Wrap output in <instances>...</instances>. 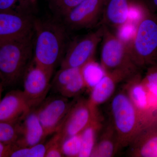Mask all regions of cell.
Listing matches in <instances>:
<instances>
[{"mask_svg":"<svg viewBox=\"0 0 157 157\" xmlns=\"http://www.w3.org/2000/svg\"><path fill=\"white\" fill-rule=\"evenodd\" d=\"M142 82L148 92L154 107L157 110V63L149 67Z\"/></svg>","mask_w":157,"mask_h":157,"instance_id":"21","label":"cell"},{"mask_svg":"<svg viewBox=\"0 0 157 157\" xmlns=\"http://www.w3.org/2000/svg\"><path fill=\"white\" fill-rule=\"evenodd\" d=\"M152 2L155 7L157 9V0H152Z\"/></svg>","mask_w":157,"mask_h":157,"instance_id":"31","label":"cell"},{"mask_svg":"<svg viewBox=\"0 0 157 157\" xmlns=\"http://www.w3.org/2000/svg\"><path fill=\"white\" fill-rule=\"evenodd\" d=\"M62 140L58 132L55 133L52 138L46 144L45 157H64L61 150Z\"/></svg>","mask_w":157,"mask_h":157,"instance_id":"26","label":"cell"},{"mask_svg":"<svg viewBox=\"0 0 157 157\" xmlns=\"http://www.w3.org/2000/svg\"><path fill=\"white\" fill-rule=\"evenodd\" d=\"M18 4L21 6L26 5L24 0H0V12L18 11L16 9Z\"/></svg>","mask_w":157,"mask_h":157,"instance_id":"27","label":"cell"},{"mask_svg":"<svg viewBox=\"0 0 157 157\" xmlns=\"http://www.w3.org/2000/svg\"><path fill=\"white\" fill-rule=\"evenodd\" d=\"M98 111L88 100L79 99L74 101L65 117L58 132L62 142L67 137L80 134L89 124Z\"/></svg>","mask_w":157,"mask_h":157,"instance_id":"9","label":"cell"},{"mask_svg":"<svg viewBox=\"0 0 157 157\" xmlns=\"http://www.w3.org/2000/svg\"><path fill=\"white\" fill-rule=\"evenodd\" d=\"M85 0H52V6L56 13L62 17Z\"/></svg>","mask_w":157,"mask_h":157,"instance_id":"25","label":"cell"},{"mask_svg":"<svg viewBox=\"0 0 157 157\" xmlns=\"http://www.w3.org/2000/svg\"><path fill=\"white\" fill-rule=\"evenodd\" d=\"M110 108L111 122L115 129L121 149L129 146L147 124L124 89L113 97Z\"/></svg>","mask_w":157,"mask_h":157,"instance_id":"3","label":"cell"},{"mask_svg":"<svg viewBox=\"0 0 157 157\" xmlns=\"http://www.w3.org/2000/svg\"><path fill=\"white\" fill-rule=\"evenodd\" d=\"M19 137L14 147H27L41 143L46 137L35 109H31L18 122Z\"/></svg>","mask_w":157,"mask_h":157,"instance_id":"13","label":"cell"},{"mask_svg":"<svg viewBox=\"0 0 157 157\" xmlns=\"http://www.w3.org/2000/svg\"><path fill=\"white\" fill-rule=\"evenodd\" d=\"M37 0H24L26 5H33L36 2Z\"/></svg>","mask_w":157,"mask_h":157,"instance_id":"29","label":"cell"},{"mask_svg":"<svg viewBox=\"0 0 157 157\" xmlns=\"http://www.w3.org/2000/svg\"><path fill=\"white\" fill-rule=\"evenodd\" d=\"M73 101L59 95L51 96L35 109L46 137L59 131Z\"/></svg>","mask_w":157,"mask_h":157,"instance_id":"8","label":"cell"},{"mask_svg":"<svg viewBox=\"0 0 157 157\" xmlns=\"http://www.w3.org/2000/svg\"><path fill=\"white\" fill-rule=\"evenodd\" d=\"M34 19L23 11L0 12V40L21 36L33 31Z\"/></svg>","mask_w":157,"mask_h":157,"instance_id":"11","label":"cell"},{"mask_svg":"<svg viewBox=\"0 0 157 157\" xmlns=\"http://www.w3.org/2000/svg\"><path fill=\"white\" fill-rule=\"evenodd\" d=\"M31 109L22 90L11 91L0 101V121L18 122Z\"/></svg>","mask_w":157,"mask_h":157,"instance_id":"14","label":"cell"},{"mask_svg":"<svg viewBox=\"0 0 157 157\" xmlns=\"http://www.w3.org/2000/svg\"><path fill=\"white\" fill-rule=\"evenodd\" d=\"M136 0H108L104 6L101 24L119 28L126 23Z\"/></svg>","mask_w":157,"mask_h":157,"instance_id":"16","label":"cell"},{"mask_svg":"<svg viewBox=\"0 0 157 157\" xmlns=\"http://www.w3.org/2000/svg\"><path fill=\"white\" fill-rule=\"evenodd\" d=\"M13 148V144H7L0 142V157H10Z\"/></svg>","mask_w":157,"mask_h":157,"instance_id":"28","label":"cell"},{"mask_svg":"<svg viewBox=\"0 0 157 157\" xmlns=\"http://www.w3.org/2000/svg\"><path fill=\"white\" fill-rule=\"evenodd\" d=\"M141 14L128 45L132 58L140 69L157 63V15L144 6Z\"/></svg>","mask_w":157,"mask_h":157,"instance_id":"4","label":"cell"},{"mask_svg":"<svg viewBox=\"0 0 157 157\" xmlns=\"http://www.w3.org/2000/svg\"><path fill=\"white\" fill-rule=\"evenodd\" d=\"M46 144L40 143L27 147H17L12 150L10 157H44L46 153Z\"/></svg>","mask_w":157,"mask_h":157,"instance_id":"23","label":"cell"},{"mask_svg":"<svg viewBox=\"0 0 157 157\" xmlns=\"http://www.w3.org/2000/svg\"><path fill=\"white\" fill-rule=\"evenodd\" d=\"M115 129L110 122L101 132L91 157H111L119 150Z\"/></svg>","mask_w":157,"mask_h":157,"instance_id":"17","label":"cell"},{"mask_svg":"<svg viewBox=\"0 0 157 157\" xmlns=\"http://www.w3.org/2000/svg\"><path fill=\"white\" fill-rule=\"evenodd\" d=\"M103 26L71 42L61 62V68H81L94 59L98 44L102 41Z\"/></svg>","mask_w":157,"mask_h":157,"instance_id":"6","label":"cell"},{"mask_svg":"<svg viewBox=\"0 0 157 157\" xmlns=\"http://www.w3.org/2000/svg\"><path fill=\"white\" fill-rule=\"evenodd\" d=\"M108 0H106V4H107V2H108Z\"/></svg>","mask_w":157,"mask_h":157,"instance_id":"32","label":"cell"},{"mask_svg":"<svg viewBox=\"0 0 157 157\" xmlns=\"http://www.w3.org/2000/svg\"><path fill=\"white\" fill-rule=\"evenodd\" d=\"M106 0H85L63 16L65 27L71 30L94 26L102 18Z\"/></svg>","mask_w":157,"mask_h":157,"instance_id":"10","label":"cell"},{"mask_svg":"<svg viewBox=\"0 0 157 157\" xmlns=\"http://www.w3.org/2000/svg\"><path fill=\"white\" fill-rule=\"evenodd\" d=\"M81 69L86 88L90 90L106 74L101 64L96 63L94 60L88 62Z\"/></svg>","mask_w":157,"mask_h":157,"instance_id":"19","label":"cell"},{"mask_svg":"<svg viewBox=\"0 0 157 157\" xmlns=\"http://www.w3.org/2000/svg\"><path fill=\"white\" fill-rule=\"evenodd\" d=\"M86 88L82 72L57 91L65 98H75L79 95Z\"/></svg>","mask_w":157,"mask_h":157,"instance_id":"20","label":"cell"},{"mask_svg":"<svg viewBox=\"0 0 157 157\" xmlns=\"http://www.w3.org/2000/svg\"><path fill=\"white\" fill-rule=\"evenodd\" d=\"M52 74L33 60L29 65L22 77V91L31 109L36 108L46 98Z\"/></svg>","mask_w":157,"mask_h":157,"instance_id":"7","label":"cell"},{"mask_svg":"<svg viewBox=\"0 0 157 157\" xmlns=\"http://www.w3.org/2000/svg\"><path fill=\"white\" fill-rule=\"evenodd\" d=\"M102 25L103 35L101 41V64L106 73L115 70L139 73L140 69L132 58L128 45L112 33L108 27Z\"/></svg>","mask_w":157,"mask_h":157,"instance_id":"5","label":"cell"},{"mask_svg":"<svg viewBox=\"0 0 157 157\" xmlns=\"http://www.w3.org/2000/svg\"><path fill=\"white\" fill-rule=\"evenodd\" d=\"M129 146L130 156L157 157V122L144 127Z\"/></svg>","mask_w":157,"mask_h":157,"instance_id":"15","label":"cell"},{"mask_svg":"<svg viewBox=\"0 0 157 157\" xmlns=\"http://www.w3.org/2000/svg\"><path fill=\"white\" fill-rule=\"evenodd\" d=\"M34 31L21 36L0 40V80L12 86L22 78L30 63Z\"/></svg>","mask_w":157,"mask_h":157,"instance_id":"2","label":"cell"},{"mask_svg":"<svg viewBox=\"0 0 157 157\" xmlns=\"http://www.w3.org/2000/svg\"><path fill=\"white\" fill-rule=\"evenodd\" d=\"M34 61L53 73L64 56L67 41L66 28L54 21L34 19Z\"/></svg>","mask_w":157,"mask_h":157,"instance_id":"1","label":"cell"},{"mask_svg":"<svg viewBox=\"0 0 157 157\" xmlns=\"http://www.w3.org/2000/svg\"><path fill=\"white\" fill-rule=\"evenodd\" d=\"M81 148L80 134L67 137L62 141L61 150L64 157H78Z\"/></svg>","mask_w":157,"mask_h":157,"instance_id":"24","label":"cell"},{"mask_svg":"<svg viewBox=\"0 0 157 157\" xmlns=\"http://www.w3.org/2000/svg\"><path fill=\"white\" fill-rule=\"evenodd\" d=\"M18 122L0 121V142L9 144H15L19 137Z\"/></svg>","mask_w":157,"mask_h":157,"instance_id":"22","label":"cell"},{"mask_svg":"<svg viewBox=\"0 0 157 157\" xmlns=\"http://www.w3.org/2000/svg\"><path fill=\"white\" fill-rule=\"evenodd\" d=\"M139 73H133L124 70H115L106 73L101 81L91 90L88 99L90 104L93 107H98L105 103L113 95L120 82L126 81Z\"/></svg>","mask_w":157,"mask_h":157,"instance_id":"12","label":"cell"},{"mask_svg":"<svg viewBox=\"0 0 157 157\" xmlns=\"http://www.w3.org/2000/svg\"><path fill=\"white\" fill-rule=\"evenodd\" d=\"M102 117L97 112L92 120L81 132V148L78 157L91 156L98 138V134L103 128Z\"/></svg>","mask_w":157,"mask_h":157,"instance_id":"18","label":"cell"},{"mask_svg":"<svg viewBox=\"0 0 157 157\" xmlns=\"http://www.w3.org/2000/svg\"><path fill=\"white\" fill-rule=\"evenodd\" d=\"M4 85H3L2 82L0 80V101H1V98H2V93L3 87H4Z\"/></svg>","mask_w":157,"mask_h":157,"instance_id":"30","label":"cell"}]
</instances>
